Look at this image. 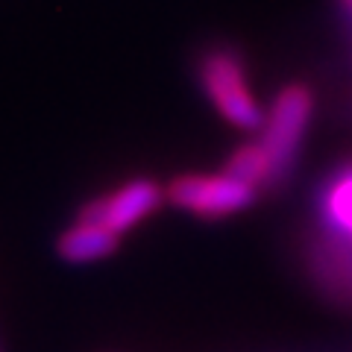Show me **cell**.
I'll list each match as a JSON object with an SVG mask.
<instances>
[{"mask_svg": "<svg viewBox=\"0 0 352 352\" xmlns=\"http://www.w3.org/2000/svg\"><path fill=\"white\" fill-rule=\"evenodd\" d=\"M314 118V94L305 82H291L273 97V103L264 109V124L258 129V144L267 153V159L276 173V182L288 173L300 159L305 132Z\"/></svg>", "mask_w": 352, "mask_h": 352, "instance_id": "7a4b0ae2", "label": "cell"}, {"mask_svg": "<svg viewBox=\"0 0 352 352\" xmlns=\"http://www.w3.org/2000/svg\"><path fill=\"white\" fill-rule=\"evenodd\" d=\"M0 352H3V349H0Z\"/></svg>", "mask_w": 352, "mask_h": 352, "instance_id": "ba28073f", "label": "cell"}, {"mask_svg": "<svg viewBox=\"0 0 352 352\" xmlns=\"http://www.w3.org/2000/svg\"><path fill=\"white\" fill-rule=\"evenodd\" d=\"M168 203L179 212H188L203 220L232 217L256 203L258 188L244 179H238L229 170L217 173H182L164 185Z\"/></svg>", "mask_w": 352, "mask_h": 352, "instance_id": "3957f363", "label": "cell"}, {"mask_svg": "<svg viewBox=\"0 0 352 352\" xmlns=\"http://www.w3.org/2000/svg\"><path fill=\"white\" fill-rule=\"evenodd\" d=\"M320 220L340 256H352V162L338 168L320 191Z\"/></svg>", "mask_w": 352, "mask_h": 352, "instance_id": "8992f818", "label": "cell"}, {"mask_svg": "<svg viewBox=\"0 0 352 352\" xmlns=\"http://www.w3.org/2000/svg\"><path fill=\"white\" fill-rule=\"evenodd\" d=\"M164 203H168L164 185L150 179V176H135V179H126L118 188L94 197L91 203L80 208V214L124 238L126 232L144 223L147 217L156 214Z\"/></svg>", "mask_w": 352, "mask_h": 352, "instance_id": "277c9868", "label": "cell"}, {"mask_svg": "<svg viewBox=\"0 0 352 352\" xmlns=\"http://www.w3.org/2000/svg\"><path fill=\"white\" fill-rule=\"evenodd\" d=\"M340 6H344V9H346V15L352 18V0H340Z\"/></svg>", "mask_w": 352, "mask_h": 352, "instance_id": "52a82bcc", "label": "cell"}, {"mask_svg": "<svg viewBox=\"0 0 352 352\" xmlns=\"http://www.w3.org/2000/svg\"><path fill=\"white\" fill-rule=\"evenodd\" d=\"M120 235L109 232L100 223L88 220L82 214L74 217V223H68L56 238V256L68 264H94L103 261L109 256H115L120 247Z\"/></svg>", "mask_w": 352, "mask_h": 352, "instance_id": "5b68a950", "label": "cell"}, {"mask_svg": "<svg viewBox=\"0 0 352 352\" xmlns=\"http://www.w3.org/2000/svg\"><path fill=\"white\" fill-rule=\"evenodd\" d=\"M200 88L214 106V112L226 120L229 126L258 132L264 124V106L252 91V82L247 76V65L229 47H212L203 53L197 65Z\"/></svg>", "mask_w": 352, "mask_h": 352, "instance_id": "6da1fadb", "label": "cell"}]
</instances>
